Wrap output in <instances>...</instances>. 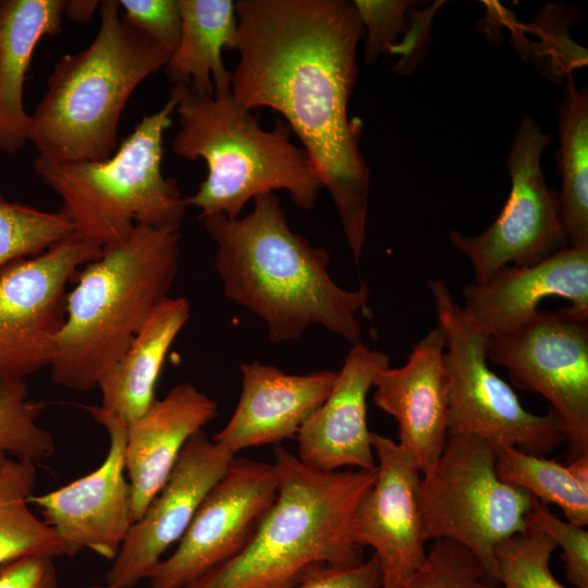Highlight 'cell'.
Here are the masks:
<instances>
[{"mask_svg":"<svg viewBox=\"0 0 588 588\" xmlns=\"http://www.w3.org/2000/svg\"><path fill=\"white\" fill-rule=\"evenodd\" d=\"M231 93L249 110L279 112L332 198L358 265L366 241L370 172L350 119L365 35L351 1L238 0Z\"/></svg>","mask_w":588,"mask_h":588,"instance_id":"obj_1","label":"cell"},{"mask_svg":"<svg viewBox=\"0 0 588 588\" xmlns=\"http://www.w3.org/2000/svg\"><path fill=\"white\" fill-rule=\"evenodd\" d=\"M253 201L242 218L201 219L217 248L215 269L224 295L259 317L272 343L296 341L315 324L360 343L357 314L367 310V286L347 291L334 282L327 248L290 228L274 193Z\"/></svg>","mask_w":588,"mask_h":588,"instance_id":"obj_2","label":"cell"},{"mask_svg":"<svg viewBox=\"0 0 588 588\" xmlns=\"http://www.w3.org/2000/svg\"><path fill=\"white\" fill-rule=\"evenodd\" d=\"M272 464L278 493L250 540L186 588H294L317 566L363 562L351 519L377 467L322 471L279 444Z\"/></svg>","mask_w":588,"mask_h":588,"instance_id":"obj_3","label":"cell"},{"mask_svg":"<svg viewBox=\"0 0 588 588\" xmlns=\"http://www.w3.org/2000/svg\"><path fill=\"white\" fill-rule=\"evenodd\" d=\"M180 226L137 224L76 273L49 364L54 384L87 392L122 356L173 286Z\"/></svg>","mask_w":588,"mask_h":588,"instance_id":"obj_4","label":"cell"},{"mask_svg":"<svg viewBox=\"0 0 588 588\" xmlns=\"http://www.w3.org/2000/svg\"><path fill=\"white\" fill-rule=\"evenodd\" d=\"M169 95L175 98L180 121L174 154L203 159L207 166V176L186 197L187 206L200 209V219L238 218L249 199L277 189L286 191L299 209L315 207L321 182L304 148L291 142L283 120L278 118L269 131L262 128L231 89L201 94L176 84Z\"/></svg>","mask_w":588,"mask_h":588,"instance_id":"obj_5","label":"cell"},{"mask_svg":"<svg viewBox=\"0 0 588 588\" xmlns=\"http://www.w3.org/2000/svg\"><path fill=\"white\" fill-rule=\"evenodd\" d=\"M118 0L100 1V25L84 50L63 56L29 118L27 140L56 161H101L118 144L121 114L134 90L170 54L132 26Z\"/></svg>","mask_w":588,"mask_h":588,"instance_id":"obj_6","label":"cell"},{"mask_svg":"<svg viewBox=\"0 0 588 588\" xmlns=\"http://www.w3.org/2000/svg\"><path fill=\"white\" fill-rule=\"evenodd\" d=\"M175 98L145 115L118 150L101 161H56L38 156L34 170L63 201L75 231L101 248L126 238L135 225L180 226L187 203L162 172L163 136Z\"/></svg>","mask_w":588,"mask_h":588,"instance_id":"obj_7","label":"cell"},{"mask_svg":"<svg viewBox=\"0 0 588 588\" xmlns=\"http://www.w3.org/2000/svg\"><path fill=\"white\" fill-rule=\"evenodd\" d=\"M497 451L467 434H449L432 469L421 475L418 504L427 540L449 539L468 549L497 581L494 550L525 530L534 498L500 479Z\"/></svg>","mask_w":588,"mask_h":588,"instance_id":"obj_8","label":"cell"},{"mask_svg":"<svg viewBox=\"0 0 588 588\" xmlns=\"http://www.w3.org/2000/svg\"><path fill=\"white\" fill-rule=\"evenodd\" d=\"M428 286L445 343L449 434L479 438L495 451L514 448L543 457L564 444L553 413L528 412L490 369L487 336L466 317L444 281L431 279Z\"/></svg>","mask_w":588,"mask_h":588,"instance_id":"obj_9","label":"cell"},{"mask_svg":"<svg viewBox=\"0 0 588 588\" xmlns=\"http://www.w3.org/2000/svg\"><path fill=\"white\" fill-rule=\"evenodd\" d=\"M487 355L513 384L550 403L567 461L588 454V318L567 306L539 309L525 323L487 336Z\"/></svg>","mask_w":588,"mask_h":588,"instance_id":"obj_10","label":"cell"},{"mask_svg":"<svg viewBox=\"0 0 588 588\" xmlns=\"http://www.w3.org/2000/svg\"><path fill=\"white\" fill-rule=\"evenodd\" d=\"M552 136L524 114L506 158L509 197L492 224L477 235L449 232L450 243L469 261L475 283L505 266H530L567 247L558 192L547 185L541 155Z\"/></svg>","mask_w":588,"mask_h":588,"instance_id":"obj_11","label":"cell"},{"mask_svg":"<svg viewBox=\"0 0 588 588\" xmlns=\"http://www.w3.org/2000/svg\"><path fill=\"white\" fill-rule=\"evenodd\" d=\"M102 248L76 231L0 274V383L49 366L66 316V286Z\"/></svg>","mask_w":588,"mask_h":588,"instance_id":"obj_12","label":"cell"},{"mask_svg":"<svg viewBox=\"0 0 588 588\" xmlns=\"http://www.w3.org/2000/svg\"><path fill=\"white\" fill-rule=\"evenodd\" d=\"M277 493L273 464L234 456L174 552L149 574L150 588H186L234 558L255 534Z\"/></svg>","mask_w":588,"mask_h":588,"instance_id":"obj_13","label":"cell"},{"mask_svg":"<svg viewBox=\"0 0 588 588\" xmlns=\"http://www.w3.org/2000/svg\"><path fill=\"white\" fill-rule=\"evenodd\" d=\"M84 408L109 437L102 464L94 471L54 491L30 495L42 520L70 548L73 555L88 549L113 560L133 524L132 489L126 479L127 425L97 405Z\"/></svg>","mask_w":588,"mask_h":588,"instance_id":"obj_14","label":"cell"},{"mask_svg":"<svg viewBox=\"0 0 588 588\" xmlns=\"http://www.w3.org/2000/svg\"><path fill=\"white\" fill-rule=\"evenodd\" d=\"M234 456L203 430L189 438L163 487L131 525L106 575L107 588H132L148 578L163 553L183 537Z\"/></svg>","mask_w":588,"mask_h":588,"instance_id":"obj_15","label":"cell"},{"mask_svg":"<svg viewBox=\"0 0 588 588\" xmlns=\"http://www.w3.org/2000/svg\"><path fill=\"white\" fill-rule=\"evenodd\" d=\"M370 442L377 476L353 512L351 532L358 547L375 550L382 588H402L427 554L418 504L421 473L397 442L376 432Z\"/></svg>","mask_w":588,"mask_h":588,"instance_id":"obj_16","label":"cell"},{"mask_svg":"<svg viewBox=\"0 0 588 588\" xmlns=\"http://www.w3.org/2000/svg\"><path fill=\"white\" fill-rule=\"evenodd\" d=\"M444 336L437 324L412 348L401 367L381 369L373 381V402L392 416L399 444L415 460L421 475L440 457L449 436Z\"/></svg>","mask_w":588,"mask_h":588,"instance_id":"obj_17","label":"cell"},{"mask_svg":"<svg viewBox=\"0 0 588 588\" xmlns=\"http://www.w3.org/2000/svg\"><path fill=\"white\" fill-rule=\"evenodd\" d=\"M466 317L486 336L530 320L548 297L566 299L588 318V247H565L530 266H505L486 282L463 289Z\"/></svg>","mask_w":588,"mask_h":588,"instance_id":"obj_18","label":"cell"},{"mask_svg":"<svg viewBox=\"0 0 588 588\" xmlns=\"http://www.w3.org/2000/svg\"><path fill=\"white\" fill-rule=\"evenodd\" d=\"M389 357L363 343L352 345L323 403L298 431L297 457L322 471L375 469L367 425V395Z\"/></svg>","mask_w":588,"mask_h":588,"instance_id":"obj_19","label":"cell"},{"mask_svg":"<svg viewBox=\"0 0 588 588\" xmlns=\"http://www.w3.org/2000/svg\"><path fill=\"white\" fill-rule=\"evenodd\" d=\"M240 369L242 389L236 408L212 439L234 455L240 450L296 438L329 395L338 375L334 370L291 375L258 362L243 363Z\"/></svg>","mask_w":588,"mask_h":588,"instance_id":"obj_20","label":"cell"},{"mask_svg":"<svg viewBox=\"0 0 588 588\" xmlns=\"http://www.w3.org/2000/svg\"><path fill=\"white\" fill-rule=\"evenodd\" d=\"M217 416V402L194 384L182 382L127 426L125 469L133 523L163 487L189 438Z\"/></svg>","mask_w":588,"mask_h":588,"instance_id":"obj_21","label":"cell"},{"mask_svg":"<svg viewBox=\"0 0 588 588\" xmlns=\"http://www.w3.org/2000/svg\"><path fill=\"white\" fill-rule=\"evenodd\" d=\"M189 317L184 297L168 296L152 309L126 351L98 380L103 412L130 426L152 405L167 353Z\"/></svg>","mask_w":588,"mask_h":588,"instance_id":"obj_22","label":"cell"},{"mask_svg":"<svg viewBox=\"0 0 588 588\" xmlns=\"http://www.w3.org/2000/svg\"><path fill=\"white\" fill-rule=\"evenodd\" d=\"M64 0H0V152L15 155L28 137L24 82L37 44L61 32Z\"/></svg>","mask_w":588,"mask_h":588,"instance_id":"obj_23","label":"cell"},{"mask_svg":"<svg viewBox=\"0 0 588 588\" xmlns=\"http://www.w3.org/2000/svg\"><path fill=\"white\" fill-rule=\"evenodd\" d=\"M182 27L175 50L166 64L167 77L201 94L231 89V72L222 49H234L237 32L232 0H179Z\"/></svg>","mask_w":588,"mask_h":588,"instance_id":"obj_24","label":"cell"},{"mask_svg":"<svg viewBox=\"0 0 588 588\" xmlns=\"http://www.w3.org/2000/svg\"><path fill=\"white\" fill-rule=\"evenodd\" d=\"M560 219L569 247H588V91L569 75L556 108Z\"/></svg>","mask_w":588,"mask_h":588,"instance_id":"obj_25","label":"cell"},{"mask_svg":"<svg viewBox=\"0 0 588 588\" xmlns=\"http://www.w3.org/2000/svg\"><path fill=\"white\" fill-rule=\"evenodd\" d=\"M36 464L2 455L0 464V565L26 558L72 556L70 548L28 506Z\"/></svg>","mask_w":588,"mask_h":588,"instance_id":"obj_26","label":"cell"},{"mask_svg":"<svg viewBox=\"0 0 588 588\" xmlns=\"http://www.w3.org/2000/svg\"><path fill=\"white\" fill-rule=\"evenodd\" d=\"M495 467L504 482L526 490L544 505L559 506L567 522L588 525V492L577 485L566 465L504 448L497 451Z\"/></svg>","mask_w":588,"mask_h":588,"instance_id":"obj_27","label":"cell"},{"mask_svg":"<svg viewBox=\"0 0 588 588\" xmlns=\"http://www.w3.org/2000/svg\"><path fill=\"white\" fill-rule=\"evenodd\" d=\"M75 231L63 211L50 212L0 196V274L16 261L39 255Z\"/></svg>","mask_w":588,"mask_h":588,"instance_id":"obj_28","label":"cell"},{"mask_svg":"<svg viewBox=\"0 0 588 588\" xmlns=\"http://www.w3.org/2000/svg\"><path fill=\"white\" fill-rule=\"evenodd\" d=\"M44 407L28 399L25 380L0 383V454L34 464L53 455L54 440L38 424Z\"/></svg>","mask_w":588,"mask_h":588,"instance_id":"obj_29","label":"cell"},{"mask_svg":"<svg viewBox=\"0 0 588 588\" xmlns=\"http://www.w3.org/2000/svg\"><path fill=\"white\" fill-rule=\"evenodd\" d=\"M554 541L537 527L503 540L494 550L497 581L502 588H565L551 572Z\"/></svg>","mask_w":588,"mask_h":588,"instance_id":"obj_30","label":"cell"},{"mask_svg":"<svg viewBox=\"0 0 588 588\" xmlns=\"http://www.w3.org/2000/svg\"><path fill=\"white\" fill-rule=\"evenodd\" d=\"M402 588H502L481 562L462 544L449 540L432 541L418 571Z\"/></svg>","mask_w":588,"mask_h":588,"instance_id":"obj_31","label":"cell"},{"mask_svg":"<svg viewBox=\"0 0 588 588\" xmlns=\"http://www.w3.org/2000/svg\"><path fill=\"white\" fill-rule=\"evenodd\" d=\"M527 522L562 548L565 575L576 588H588V531L562 520L537 499L527 513Z\"/></svg>","mask_w":588,"mask_h":588,"instance_id":"obj_32","label":"cell"},{"mask_svg":"<svg viewBox=\"0 0 588 588\" xmlns=\"http://www.w3.org/2000/svg\"><path fill=\"white\" fill-rule=\"evenodd\" d=\"M364 29L367 30L364 58L373 64L379 53L396 45L397 36L407 27V12L417 1L408 0H354Z\"/></svg>","mask_w":588,"mask_h":588,"instance_id":"obj_33","label":"cell"},{"mask_svg":"<svg viewBox=\"0 0 588 588\" xmlns=\"http://www.w3.org/2000/svg\"><path fill=\"white\" fill-rule=\"evenodd\" d=\"M123 17L171 54L177 47L182 17L179 0H119Z\"/></svg>","mask_w":588,"mask_h":588,"instance_id":"obj_34","label":"cell"},{"mask_svg":"<svg viewBox=\"0 0 588 588\" xmlns=\"http://www.w3.org/2000/svg\"><path fill=\"white\" fill-rule=\"evenodd\" d=\"M294 588H382L379 561L372 554L355 565H320Z\"/></svg>","mask_w":588,"mask_h":588,"instance_id":"obj_35","label":"cell"},{"mask_svg":"<svg viewBox=\"0 0 588 588\" xmlns=\"http://www.w3.org/2000/svg\"><path fill=\"white\" fill-rule=\"evenodd\" d=\"M0 588H59L53 559L26 556L0 565Z\"/></svg>","mask_w":588,"mask_h":588,"instance_id":"obj_36","label":"cell"},{"mask_svg":"<svg viewBox=\"0 0 588 588\" xmlns=\"http://www.w3.org/2000/svg\"><path fill=\"white\" fill-rule=\"evenodd\" d=\"M439 3L441 2L431 5L428 11L407 12V27L404 32V39L388 50L390 54L401 56L395 66L399 73H411L421 58L420 52L426 51L431 17L434 14V10L440 5Z\"/></svg>","mask_w":588,"mask_h":588,"instance_id":"obj_37","label":"cell"},{"mask_svg":"<svg viewBox=\"0 0 588 588\" xmlns=\"http://www.w3.org/2000/svg\"><path fill=\"white\" fill-rule=\"evenodd\" d=\"M99 4V1L90 0L64 1V14L75 22L86 23L90 20Z\"/></svg>","mask_w":588,"mask_h":588,"instance_id":"obj_38","label":"cell"},{"mask_svg":"<svg viewBox=\"0 0 588 588\" xmlns=\"http://www.w3.org/2000/svg\"><path fill=\"white\" fill-rule=\"evenodd\" d=\"M566 467L577 485L588 492V454L567 461Z\"/></svg>","mask_w":588,"mask_h":588,"instance_id":"obj_39","label":"cell"},{"mask_svg":"<svg viewBox=\"0 0 588 588\" xmlns=\"http://www.w3.org/2000/svg\"><path fill=\"white\" fill-rule=\"evenodd\" d=\"M90 588H107L106 586H93Z\"/></svg>","mask_w":588,"mask_h":588,"instance_id":"obj_40","label":"cell"},{"mask_svg":"<svg viewBox=\"0 0 588 588\" xmlns=\"http://www.w3.org/2000/svg\"><path fill=\"white\" fill-rule=\"evenodd\" d=\"M0 457H1V454H0Z\"/></svg>","mask_w":588,"mask_h":588,"instance_id":"obj_41","label":"cell"}]
</instances>
